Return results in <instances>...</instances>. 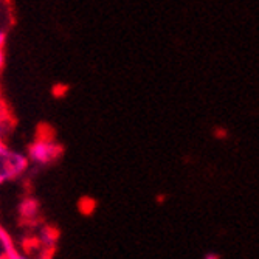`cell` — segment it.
<instances>
[{"mask_svg": "<svg viewBox=\"0 0 259 259\" xmlns=\"http://www.w3.org/2000/svg\"><path fill=\"white\" fill-rule=\"evenodd\" d=\"M40 241L47 247H53L56 244V233L52 228H42L40 230Z\"/></svg>", "mask_w": 259, "mask_h": 259, "instance_id": "4", "label": "cell"}, {"mask_svg": "<svg viewBox=\"0 0 259 259\" xmlns=\"http://www.w3.org/2000/svg\"><path fill=\"white\" fill-rule=\"evenodd\" d=\"M10 259H27V257H23V256H20V254H16V253H10Z\"/></svg>", "mask_w": 259, "mask_h": 259, "instance_id": "9", "label": "cell"}, {"mask_svg": "<svg viewBox=\"0 0 259 259\" xmlns=\"http://www.w3.org/2000/svg\"><path fill=\"white\" fill-rule=\"evenodd\" d=\"M5 64V53H4V49H0V68L4 67Z\"/></svg>", "mask_w": 259, "mask_h": 259, "instance_id": "7", "label": "cell"}, {"mask_svg": "<svg viewBox=\"0 0 259 259\" xmlns=\"http://www.w3.org/2000/svg\"><path fill=\"white\" fill-rule=\"evenodd\" d=\"M81 202H82V203H79L81 211H82L84 214H90V213H92V209H93V206H95V202H93L92 199H82Z\"/></svg>", "mask_w": 259, "mask_h": 259, "instance_id": "5", "label": "cell"}, {"mask_svg": "<svg viewBox=\"0 0 259 259\" xmlns=\"http://www.w3.org/2000/svg\"><path fill=\"white\" fill-rule=\"evenodd\" d=\"M203 259H219V256H218L216 253H206V254L203 256Z\"/></svg>", "mask_w": 259, "mask_h": 259, "instance_id": "8", "label": "cell"}, {"mask_svg": "<svg viewBox=\"0 0 259 259\" xmlns=\"http://www.w3.org/2000/svg\"><path fill=\"white\" fill-rule=\"evenodd\" d=\"M28 166V158L19 152H8L7 155V164L2 169V174L5 179H13L20 176Z\"/></svg>", "mask_w": 259, "mask_h": 259, "instance_id": "2", "label": "cell"}, {"mask_svg": "<svg viewBox=\"0 0 259 259\" xmlns=\"http://www.w3.org/2000/svg\"><path fill=\"white\" fill-rule=\"evenodd\" d=\"M0 259H10V257H5V256H0Z\"/></svg>", "mask_w": 259, "mask_h": 259, "instance_id": "10", "label": "cell"}, {"mask_svg": "<svg viewBox=\"0 0 259 259\" xmlns=\"http://www.w3.org/2000/svg\"><path fill=\"white\" fill-rule=\"evenodd\" d=\"M7 42V33L4 30H0V49H4Z\"/></svg>", "mask_w": 259, "mask_h": 259, "instance_id": "6", "label": "cell"}, {"mask_svg": "<svg viewBox=\"0 0 259 259\" xmlns=\"http://www.w3.org/2000/svg\"><path fill=\"white\" fill-rule=\"evenodd\" d=\"M19 211H20V214L23 218H27V219H31L37 214V211H39V203L34 200V199H27V200H23L19 206Z\"/></svg>", "mask_w": 259, "mask_h": 259, "instance_id": "3", "label": "cell"}, {"mask_svg": "<svg viewBox=\"0 0 259 259\" xmlns=\"http://www.w3.org/2000/svg\"><path fill=\"white\" fill-rule=\"evenodd\" d=\"M62 148L52 140H37L28 148V158L37 164H49L59 158Z\"/></svg>", "mask_w": 259, "mask_h": 259, "instance_id": "1", "label": "cell"}]
</instances>
